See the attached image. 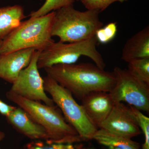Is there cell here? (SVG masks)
<instances>
[{"label":"cell","mask_w":149,"mask_h":149,"mask_svg":"<svg viewBox=\"0 0 149 149\" xmlns=\"http://www.w3.org/2000/svg\"><path fill=\"white\" fill-rule=\"evenodd\" d=\"M45 70L47 76L80 100L94 91L110 92L115 83L113 72L91 63L56 65Z\"/></svg>","instance_id":"1"},{"label":"cell","mask_w":149,"mask_h":149,"mask_svg":"<svg viewBox=\"0 0 149 149\" xmlns=\"http://www.w3.org/2000/svg\"><path fill=\"white\" fill-rule=\"evenodd\" d=\"M6 97L45 130L48 140L62 143L74 144L83 141L77 131L67 122L57 107L24 98L10 91L7 93Z\"/></svg>","instance_id":"2"},{"label":"cell","mask_w":149,"mask_h":149,"mask_svg":"<svg viewBox=\"0 0 149 149\" xmlns=\"http://www.w3.org/2000/svg\"><path fill=\"white\" fill-rule=\"evenodd\" d=\"M100 12L87 10L80 11L72 5L55 12L52 28V36L63 42H74L89 40L95 36L103 24L99 17Z\"/></svg>","instance_id":"3"},{"label":"cell","mask_w":149,"mask_h":149,"mask_svg":"<svg viewBox=\"0 0 149 149\" xmlns=\"http://www.w3.org/2000/svg\"><path fill=\"white\" fill-rule=\"evenodd\" d=\"M55 14L53 11L22 22L2 41L0 54L30 48L41 51L54 42L51 33Z\"/></svg>","instance_id":"4"},{"label":"cell","mask_w":149,"mask_h":149,"mask_svg":"<svg viewBox=\"0 0 149 149\" xmlns=\"http://www.w3.org/2000/svg\"><path fill=\"white\" fill-rule=\"evenodd\" d=\"M97 43L95 36L74 42H54L40 51L37 62L38 69L56 65L74 64L80 57L84 56L91 59L100 68L104 70L105 63L97 50Z\"/></svg>","instance_id":"5"},{"label":"cell","mask_w":149,"mask_h":149,"mask_svg":"<svg viewBox=\"0 0 149 149\" xmlns=\"http://www.w3.org/2000/svg\"><path fill=\"white\" fill-rule=\"evenodd\" d=\"M43 79L45 91L50 95L67 122L83 141L93 140L99 128L90 120L82 105L77 103L70 92L53 79L47 75Z\"/></svg>","instance_id":"6"},{"label":"cell","mask_w":149,"mask_h":149,"mask_svg":"<svg viewBox=\"0 0 149 149\" xmlns=\"http://www.w3.org/2000/svg\"><path fill=\"white\" fill-rule=\"evenodd\" d=\"M115 83L109 92L115 102H125L142 111H149V85L119 67L113 71Z\"/></svg>","instance_id":"7"},{"label":"cell","mask_w":149,"mask_h":149,"mask_svg":"<svg viewBox=\"0 0 149 149\" xmlns=\"http://www.w3.org/2000/svg\"><path fill=\"white\" fill-rule=\"evenodd\" d=\"M40 51L35 50L34 52L30 63L20 72L10 91L24 98L43 102L47 105L54 106L53 101L46 94L43 79L37 67Z\"/></svg>","instance_id":"8"},{"label":"cell","mask_w":149,"mask_h":149,"mask_svg":"<svg viewBox=\"0 0 149 149\" xmlns=\"http://www.w3.org/2000/svg\"><path fill=\"white\" fill-rule=\"evenodd\" d=\"M99 128L130 139L141 133L130 106H126L122 102H115L110 113Z\"/></svg>","instance_id":"9"},{"label":"cell","mask_w":149,"mask_h":149,"mask_svg":"<svg viewBox=\"0 0 149 149\" xmlns=\"http://www.w3.org/2000/svg\"><path fill=\"white\" fill-rule=\"evenodd\" d=\"M81 100V105L88 117L98 128L110 113L115 104L109 92L104 91L91 92Z\"/></svg>","instance_id":"10"},{"label":"cell","mask_w":149,"mask_h":149,"mask_svg":"<svg viewBox=\"0 0 149 149\" xmlns=\"http://www.w3.org/2000/svg\"><path fill=\"white\" fill-rule=\"evenodd\" d=\"M35 50L30 48L0 54V78L13 84L30 63Z\"/></svg>","instance_id":"11"},{"label":"cell","mask_w":149,"mask_h":149,"mask_svg":"<svg viewBox=\"0 0 149 149\" xmlns=\"http://www.w3.org/2000/svg\"><path fill=\"white\" fill-rule=\"evenodd\" d=\"M6 118L14 128L29 139L35 141L48 140L45 130L19 107H16Z\"/></svg>","instance_id":"12"},{"label":"cell","mask_w":149,"mask_h":149,"mask_svg":"<svg viewBox=\"0 0 149 149\" xmlns=\"http://www.w3.org/2000/svg\"><path fill=\"white\" fill-rule=\"evenodd\" d=\"M149 58V27L147 26L128 39L123 46L121 59L128 63Z\"/></svg>","instance_id":"13"},{"label":"cell","mask_w":149,"mask_h":149,"mask_svg":"<svg viewBox=\"0 0 149 149\" xmlns=\"http://www.w3.org/2000/svg\"><path fill=\"white\" fill-rule=\"evenodd\" d=\"M26 17L21 6L0 8V40H3L17 28Z\"/></svg>","instance_id":"14"},{"label":"cell","mask_w":149,"mask_h":149,"mask_svg":"<svg viewBox=\"0 0 149 149\" xmlns=\"http://www.w3.org/2000/svg\"><path fill=\"white\" fill-rule=\"evenodd\" d=\"M93 140L108 149H141L140 144L131 139L116 135L99 128Z\"/></svg>","instance_id":"15"},{"label":"cell","mask_w":149,"mask_h":149,"mask_svg":"<svg viewBox=\"0 0 149 149\" xmlns=\"http://www.w3.org/2000/svg\"><path fill=\"white\" fill-rule=\"evenodd\" d=\"M128 63V71L149 85V58L137 59Z\"/></svg>","instance_id":"16"},{"label":"cell","mask_w":149,"mask_h":149,"mask_svg":"<svg viewBox=\"0 0 149 149\" xmlns=\"http://www.w3.org/2000/svg\"><path fill=\"white\" fill-rule=\"evenodd\" d=\"M74 0H46L41 8L37 10L32 11L29 15L30 18H35L44 16L60 9L72 5Z\"/></svg>","instance_id":"17"},{"label":"cell","mask_w":149,"mask_h":149,"mask_svg":"<svg viewBox=\"0 0 149 149\" xmlns=\"http://www.w3.org/2000/svg\"><path fill=\"white\" fill-rule=\"evenodd\" d=\"M24 149H84L81 146L57 143L49 140H36L27 144Z\"/></svg>","instance_id":"18"},{"label":"cell","mask_w":149,"mask_h":149,"mask_svg":"<svg viewBox=\"0 0 149 149\" xmlns=\"http://www.w3.org/2000/svg\"><path fill=\"white\" fill-rule=\"evenodd\" d=\"M129 106L135 115L141 132L144 134L145 140L142 146V149H149V118L140 111L134 107Z\"/></svg>","instance_id":"19"},{"label":"cell","mask_w":149,"mask_h":149,"mask_svg":"<svg viewBox=\"0 0 149 149\" xmlns=\"http://www.w3.org/2000/svg\"><path fill=\"white\" fill-rule=\"evenodd\" d=\"M117 32V26L115 22H110L104 27L97 30L95 37L99 42L105 44L114 39Z\"/></svg>","instance_id":"20"},{"label":"cell","mask_w":149,"mask_h":149,"mask_svg":"<svg viewBox=\"0 0 149 149\" xmlns=\"http://www.w3.org/2000/svg\"><path fill=\"white\" fill-rule=\"evenodd\" d=\"M87 10L99 11L105 10L113 3L116 2L123 3L127 0H79Z\"/></svg>","instance_id":"21"},{"label":"cell","mask_w":149,"mask_h":149,"mask_svg":"<svg viewBox=\"0 0 149 149\" xmlns=\"http://www.w3.org/2000/svg\"><path fill=\"white\" fill-rule=\"evenodd\" d=\"M15 108L16 107L6 104L0 99V113L6 116V117H7Z\"/></svg>","instance_id":"22"},{"label":"cell","mask_w":149,"mask_h":149,"mask_svg":"<svg viewBox=\"0 0 149 149\" xmlns=\"http://www.w3.org/2000/svg\"><path fill=\"white\" fill-rule=\"evenodd\" d=\"M5 133L0 130V142L2 141L4 138H5Z\"/></svg>","instance_id":"23"},{"label":"cell","mask_w":149,"mask_h":149,"mask_svg":"<svg viewBox=\"0 0 149 149\" xmlns=\"http://www.w3.org/2000/svg\"><path fill=\"white\" fill-rule=\"evenodd\" d=\"M2 41V40H0V47H1V44Z\"/></svg>","instance_id":"24"},{"label":"cell","mask_w":149,"mask_h":149,"mask_svg":"<svg viewBox=\"0 0 149 149\" xmlns=\"http://www.w3.org/2000/svg\"><path fill=\"white\" fill-rule=\"evenodd\" d=\"M94 149V148H91V149Z\"/></svg>","instance_id":"25"},{"label":"cell","mask_w":149,"mask_h":149,"mask_svg":"<svg viewBox=\"0 0 149 149\" xmlns=\"http://www.w3.org/2000/svg\"><path fill=\"white\" fill-rule=\"evenodd\" d=\"M0 149H1V148H0Z\"/></svg>","instance_id":"26"}]
</instances>
